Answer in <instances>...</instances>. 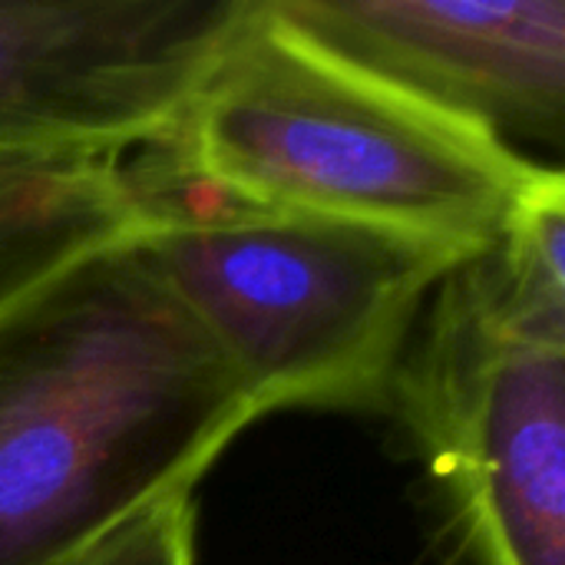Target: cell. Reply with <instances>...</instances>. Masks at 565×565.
I'll list each match as a JSON object with an SVG mask.
<instances>
[{"label": "cell", "mask_w": 565, "mask_h": 565, "mask_svg": "<svg viewBox=\"0 0 565 565\" xmlns=\"http://www.w3.org/2000/svg\"><path fill=\"white\" fill-rule=\"evenodd\" d=\"M152 222V199L126 159L0 162V311Z\"/></svg>", "instance_id": "obj_7"}, {"label": "cell", "mask_w": 565, "mask_h": 565, "mask_svg": "<svg viewBox=\"0 0 565 565\" xmlns=\"http://www.w3.org/2000/svg\"><path fill=\"white\" fill-rule=\"evenodd\" d=\"M142 189L156 209L139 235L149 265L262 417L384 411L424 305L477 255L358 222Z\"/></svg>", "instance_id": "obj_4"}, {"label": "cell", "mask_w": 565, "mask_h": 565, "mask_svg": "<svg viewBox=\"0 0 565 565\" xmlns=\"http://www.w3.org/2000/svg\"><path fill=\"white\" fill-rule=\"evenodd\" d=\"M384 411L454 565H565V179L424 305Z\"/></svg>", "instance_id": "obj_3"}, {"label": "cell", "mask_w": 565, "mask_h": 565, "mask_svg": "<svg viewBox=\"0 0 565 565\" xmlns=\"http://www.w3.org/2000/svg\"><path fill=\"white\" fill-rule=\"evenodd\" d=\"M252 0H0V162L162 142Z\"/></svg>", "instance_id": "obj_5"}, {"label": "cell", "mask_w": 565, "mask_h": 565, "mask_svg": "<svg viewBox=\"0 0 565 565\" xmlns=\"http://www.w3.org/2000/svg\"><path fill=\"white\" fill-rule=\"evenodd\" d=\"M305 36L493 132L559 146L563 0H271Z\"/></svg>", "instance_id": "obj_6"}, {"label": "cell", "mask_w": 565, "mask_h": 565, "mask_svg": "<svg viewBox=\"0 0 565 565\" xmlns=\"http://www.w3.org/2000/svg\"><path fill=\"white\" fill-rule=\"evenodd\" d=\"M258 407L139 235L0 311V565H73L192 493Z\"/></svg>", "instance_id": "obj_1"}, {"label": "cell", "mask_w": 565, "mask_h": 565, "mask_svg": "<svg viewBox=\"0 0 565 565\" xmlns=\"http://www.w3.org/2000/svg\"><path fill=\"white\" fill-rule=\"evenodd\" d=\"M132 172L228 205L490 248L559 175L252 0L172 132Z\"/></svg>", "instance_id": "obj_2"}, {"label": "cell", "mask_w": 565, "mask_h": 565, "mask_svg": "<svg viewBox=\"0 0 565 565\" xmlns=\"http://www.w3.org/2000/svg\"><path fill=\"white\" fill-rule=\"evenodd\" d=\"M73 565H195L192 493L169 497L139 513Z\"/></svg>", "instance_id": "obj_8"}]
</instances>
